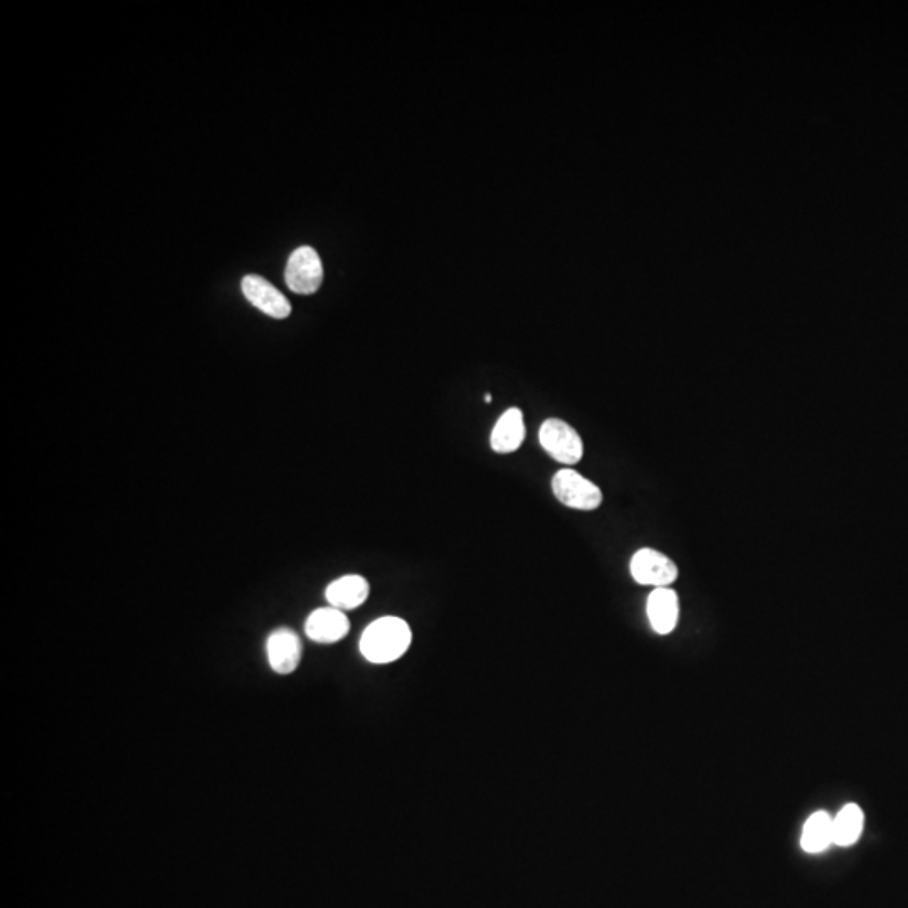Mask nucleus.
Returning <instances> with one entry per match:
<instances>
[{
    "label": "nucleus",
    "instance_id": "nucleus-1",
    "mask_svg": "<svg viewBox=\"0 0 908 908\" xmlns=\"http://www.w3.org/2000/svg\"><path fill=\"white\" fill-rule=\"evenodd\" d=\"M412 643V631L404 619L384 616L365 628L360 653L374 665H387L404 656Z\"/></svg>",
    "mask_w": 908,
    "mask_h": 908
},
{
    "label": "nucleus",
    "instance_id": "nucleus-2",
    "mask_svg": "<svg viewBox=\"0 0 908 908\" xmlns=\"http://www.w3.org/2000/svg\"><path fill=\"white\" fill-rule=\"evenodd\" d=\"M552 490L555 498L564 503L565 507L582 512H591L601 507V488L571 468H564L555 473Z\"/></svg>",
    "mask_w": 908,
    "mask_h": 908
},
{
    "label": "nucleus",
    "instance_id": "nucleus-3",
    "mask_svg": "<svg viewBox=\"0 0 908 908\" xmlns=\"http://www.w3.org/2000/svg\"><path fill=\"white\" fill-rule=\"evenodd\" d=\"M539 439L545 453L562 465H577L584 454L581 436L560 419H547L540 428Z\"/></svg>",
    "mask_w": 908,
    "mask_h": 908
},
{
    "label": "nucleus",
    "instance_id": "nucleus-4",
    "mask_svg": "<svg viewBox=\"0 0 908 908\" xmlns=\"http://www.w3.org/2000/svg\"><path fill=\"white\" fill-rule=\"evenodd\" d=\"M286 286L298 295H313L322 286V259L315 249L301 246L288 258L285 271Z\"/></svg>",
    "mask_w": 908,
    "mask_h": 908
},
{
    "label": "nucleus",
    "instance_id": "nucleus-5",
    "mask_svg": "<svg viewBox=\"0 0 908 908\" xmlns=\"http://www.w3.org/2000/svg\"><path fill=\"white\" fill-rule=\"evenodd\" d=\"M629 569L634 581L641 586H653L655 589L671 586L678 577L675 562L653 549L638 550L631 559Z\"/></svg>",
    "mask_w": 908,
    "mask_h": 908
},
{
    "label": "nucleus",
    "instance_id": "nucleus-6",
    "mask_svg": "<svg viewBox=\"0 0 908 908\" xmlns=\"http://www.w3.org/2000/svg\"><path fill=\"white\" fill-rule=\"evenodd\" d=\"M241 288H243L244 298L254 308H258L259 312L266 313L268 317L276 318V320H285L290 317V300L276 286L271 285L270 281L264 280L263 276H244Z\"/></svg>",
    "mask_w": 908,
    "mask_h": 908
},
{
    "label": "nucleus",
    "instance_id": "nucleus-7",
    "mask_svg": "<svg viewBox=\"0 0 908 908\" xmlns=\"http://www.w3.org/2000/svg\"><path fill=\"white\" fill-rule=\"evenodd\" d=\"M271 670L278 675H291L301 661V641L293 629L280 628L273 631L266 643Z\"/></svg>",
    "mask_w": 908,
    "mask_h": 908
},
{
    "label": "nucleus",
    "instance_id": "nucleus-8",
    "mask_svg": "<svg viewBox=\"0 0 908 908\" xmlns=\"http://www.w3.org/2000/svg\"><path fill=\"white\" fill-rule=\"evenodd\" d=\"M350 631L349 618L344 611L330 608H320L308 616L305 623V633L315 643L332 645L344 639Z\"/></svg>",
    "mask_w": 908,
    "mask_h": 908
},
{
    "label": "nucleus",
    "instance_id": "nucleus-9",
    "mask_svg": "<svg viewBox=\"0 0 908 908\" xmlns=\"http://www.w3.org/2000/svg\"><path fill=\"white\" fill-rule=\"evenodd\" d=\"M648 619L651 628L658 634H670L676 628L680 616L678 596L670 587H658L648 597Z\"/></svg>",
    "mask_w": 908,
    "mask_h": 908
},
{
    "label": "nucleus",
    "instance_id": "nucleus-10",
    "mask_svg": "<svg viewBox=\"0 0 908 908\" xmlns=\"http://www.w3.org/2000/svg\"><path fill=\"white\" fill-rule=\"evenodd\" d=\"M369 592L370 586L367 579L352 574V576L340 577L337 581H333L327 587L325 597L332 608L340 609L345 613V611L360 608L367 601Z\"/></svg>",
    "mask_w": 908,
    "mask_h": 908
},
{
    "label": "nucleus",
    "instance_id": "nucleus-11",
    "mask_svg": "<svg viewBox=\"0 0 908 908\" xmlns=\"http://www.w3.org/2000/svg\"><path fill=\"white\" fill-rule=\"evenodd\" d=\"M523 439H525L523 412L518 407H512L503 412L491 431V449L500 454L513 453L522 446Z\"/></svg>",
    "mask_w": 908,
    "mask_h": 908
},
{
    "label": "nucleus",
    "instance_id": "nucleus-12",
    "mask_svg": "<svg viewBox=\"0 0 908 908\" xmlns=\"http://www.w3.org/2000/svg\"><path fill=\"white\" fill-rule=\"evenodd\" d=\"M833 845V818L826 811H818L806 821L801 836V846L806 853L816 855Z\"/></svg>",
    "mask_w": 908,
    "mask_h": 908
},
{
    "label": "nucleus",
    "instance_id": "nucleus-13",
    "mask_svg": "<svg viewBox=\"0 0 908 908\" xmlns=\"http://www.w3.org/2000/svg\"><path fill=\"white\" fill-rule=\"evenodd\" d=\"M865 826V814L860 806L846 804L833 819V845L851 846L860 840Z\"/></svg>",
    "mask_w": 908,
    "mask_h": 908
},
{
    "label": "nucleus",
    "instance_id": "nucleus-14",
    "mask_svg": "<svg viewBox=\"0 0 908 908\" xmlns=\"http://www.w3.org/2000/svg\"><path fill=\"white\" fill-rule=\"evenodd\" d=\"M485 402H486V404H490V402H491V396H490V394H486V396H485Z\"/></svg>",
    "mask_w": 908,
    "mask_h": 908
}]
</instances>
